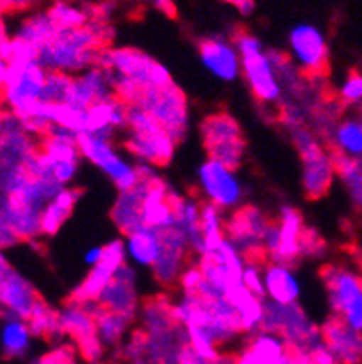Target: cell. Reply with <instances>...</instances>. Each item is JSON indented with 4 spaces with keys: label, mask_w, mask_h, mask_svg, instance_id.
I'll list each match as a JSON object with an SVG mask.
<instances>
[{
    "label": "cell",
    "mask_w": 362,
    "mask_h": 364,
    "mask_svg": "<svg viewBox=\"0 0 362 364\" xmlns=\"http://www.w3.org/2000/svg\"><path fill=\"white\" fill-rule=\"evenodd\" d=\"M62 188L57 181L32 176L25 166L0 167V245L4 250L43 236V208Z\"/></svg>",
    "instance_id": "1"
},
{
    "label": "cell",
    "mask_w": 362,
    "mask_h": 364,
    "mask_svg": "<svg viewBox=\"0 0 362 364\" xmlns=\"http://www.w3.org/2000/svg\"><path fill=\"white\" fill-rule=\"evenodd\" d=\"M172 314L187 331L188 343L209 359L243 334L234 304L227 298L206 299L181 292L172 301Z\"/></svg>",
    "instance_id": "2"
},
{
    "label": "cell",
    "mask_w": 362,
    "mask_h": 364,
    "mask_svg": "<svg viewBox=\"0 0 362 364\" xmlns=\"http://www.w3.org/2000/svg\"><path fill=\"white\" fill-rule=\"evenodd\" d=\"M97 65L108 73L114 95L127 104L138 102L146 90L175 83L168 67L138 48H102Z\"/></svg>",
    "instance_id": "3"
},
{
    "label": "cell",
    "mask_w": 362,
    "mask_h": 364,
    "mask_svg": "<svg viewBox=\"0 0 362 364\" xmlns=\"http://www.w3.org/2000/svg\"><path fill=\"white\" fill-rule=\"evenodd\" d=\"M108 43L106 21L97 18L90 25L76 31H58L55 39L39 51V62L46 70L79 74L97 65L99 53Z\"/></svg>",
    "instance_id": "4"
},
{
    "label": "cell",
    "mask_w": 362,
    "mask_h": 364,
    "mask_svg": "<svg viewBox=\"0 0 362 364\" xmlns=\"http://www.w3.org/2000/svg\"><path fill=\"white\" fill-rule=\"evenodd\" d=\"M138 318L139 329L146 338L148 364H180L188 336L175 318L172 301L162 294L146 299Z\"/></svg>",
    "instance_id": "5"
},
{
    "label": "cell",
    "mask_w": 362,
    "mask_h": 364,
    "mask_svg": "<svg viewBox=\"0 0 362 364\" xmlns=\"http://www.w3.org/2000/svg\"><path fill=\"white\" fill-rule=\"evenodd\" d=\"M125 150L136 162L155 167L168 166L175 159L178 141L139 104H128Z\"/></svg>",
    "instance_id": "6"
},
{
    "label": "cell",
    "mask_w": 362,
    "mask_h": 364,
    "mask_svg": "<svg viewBox=\"0 0 362 364\" xmlns=\"http://www.w3.org/2000/svg\"><path fill=\"white\" fill-rule=\"evenodd\" d=\"M234 44L241 57V76L255 99L265 106H278L283 100V85L269 50L250 32L236 33Z\"/></svg>",
    "instance_id": "7"
},
{
    "label": "cell",
    "mask_w": 362,
    "mask_h": 364,
    "mask_svg": "<svg viewBox=\"0 0 362 364\" xmlns=\"http://www.w3.org/2000/svg\"><path fill=\"white\" fill-rule=\"evenodd\" d=\"M290 139L301 157L302 191L309 199H320L331 191L332 181L338 176L336 157L331 148L322 143L315 131L302 127L292 129Z\"/></svg>",
    "instance_id": "8"
},
{
    "label": "cell",
    "mask_w": 362,
    "mask_h": 364,
    "mask_svg": "<svg viewBox=\"0 0 362 364\" xmlns=\"http://www.w3.org/2000/svg\"><path fill=\"white\" fill-rule=\"evenodd\" d=\"M262 331L280 334L292 350L306 354L324 343L322 328L309 318L299 303L280 304L265 299Z\"/></svg>",
    "instance_id": "9"
},
{
    "label": "cell",
    "mask_w": 362,
    "mask_h": 364,
    "mask_svg": "<svg viewBox=\"0 0 362 364\" xmlns=\"http://www.w3.org/2000/svg\"><path fill=\"white\" fill-rule=\"evenodd\" d=\"M320 274L332 317L362 333V274L346 264H327Z\"/></svg>",
    "instance_id": "10"
},
{
    "label": "cell",
    "mask_w": 362,
    "mask_h": 364,
    "mask_svg": "<svg viewBox=\"0 0 362 364\" xmlns=\"http://www.w3.org/2000/svg\"><path fill=\"white\" fill-rule=\"evenodd\" d=\"M48 70L39 60L23 62H2L0 64V83H2V97L6 111L21 117L34 104L43 100L44 83Z\"/></svg>",
    "instance_id": "11"
},
{
    "label": "cell",
    "mask_w": 362,
    "mask_h": 364,
    "mask_svg": "<svg viewBox=\"0 0 362 364\" xmlns=\"http://www.w3.org/2000/svg\"><path fill=\"white\" fill-rule=\"evenodd\" d=\"M79 151L84 161L101 169L113 181L118 192L131 191L141 183L138 162L134 164L120 154L113 143V137L83 134L79 136Z\"/></svg>",
    "instance_id": "12"
},
{
    "label": "cell",
    "mask_w": 362,
    "mask_h": 364,
    "mask_svg": "<svg viewBox=\"0 0 362 364\" xmlns=\"http://www.w3.org/2000/svg\"><path fill=\"white\" fill-rule=\"evenodd\" d=\"M97 308V301L83 303L69 298L67 303L58 310L62 331L76 343L77 352L88 364H101L108 350L97 334V322H95Z\"/></svg>",
    "instance_id": "13"
},
{
    "label": "cell",
    "mask_w": 362,
    "mask_h": 364,
    "mask_svg": "<svg viewBox=\"0 0 362 364\" xmlns=\"http://www.w3.org/2000/svg\"><path fill=\"white\" fill-rule=\"evenodd\" d=\"M201 136L208 159L238 169L245 159L246 141L241 125L227 111L209 114L201 124Z\"/></svg>",
    "instance_id": "14"
},
{
    "label": "cell",
    "mask_w": 362,
    "mask_h": 364,
    "mask_svg": "<svg viewBox=\"0 0 362 364\" xmlns=\"http://www.w3.org/2000/svg\"><path fill=\"white\" fill-rule=\"evenodd\" d=\"M136 104L145 107L178 143L187 136L190 127V111L188 100L178 85L171 83L169 87L146 90Z\"/></svg>",
    "instance_id": "15"
},
{
    "label": "cell",
    "mask_w": 362,
    "mask_h": 364,
    "mask_svg": "<svg viewBox=\"0 0 362 364\" xmlns=\"http://www.w3.org/2000/svg\"><path fill=\"white\" fill-rule=\"evenodd\" d=\"M197 181L204 203L215 204L224 211H236L243 206L245 188L232 167L206 159L197 169Z\"/></svg>",
    "instance_id": "16"
},
{
    "label": "cell",
    "mask_w": 362,
    "mask_h": 364,
    "mask_svg": "<svg viewBox=\"0 0 362 364\" xmlns=\"http://www.w3.org/2000/svg\"><path fill=\"white\" fill-rule=\"evenodd\" d=\"M269 218L265 217L260 208L252 204H243L236 211H232L225 225V237L238 247V250L246 259H262V237L269 225Z\"/></svg>",
    "instance_id": "17"
},
{
    "label": "cell",
    "mask_w": 362,
    "mask_h": 364,
    "mask_svg": "<svg viewBox=\"0 0 362 364\" xmlns=\"http://www.w3.org/2000/svg\"><path fill=\"white\" fill-rule=\"evenodd\" d=\"M289 57L299 70L309 76L326 73L329 46L324 32L312 23H299L289 33Z\"/></svg>",
    "instance_id": "18"
},
{
    "label": "cell",
    "mask_w": 362,
    "mask_h": 364,
    "mask_svg": "<svg viewBox=\"0 0 362 364\" xmlns=\"http://www.w3.org/2000/svg\"><path fill=\"white\" fill-rule=\"evenodd\" d=\"M40 299L37 289L6 257L0 259V306L2 315L20 317L27 321Z\"/></svg>",
    "instance_id": "19"
},
{
    "label": "cell",
    "mask_w": 362,
    "mask_h": 364,
    "mask_svg": "<svg viewBox=\"0 0 362 364\" xmlns=\"http://www.w3.org/2000/svg\"><path fill=\"white\" fill-rule=\"evenodd\" d=\"M127 252H125V241L116 237L104 245V255L95 266L90 267L84 280L71 292V298L83 301V303H94L101 298L102 291L113 280L116 271L127 264Z\"/></svg>",
    "instance_id": "20"
},
{
    "label": "cell",
    "mask_w": 362,
    "mask_h": 364,
    "mask_svg": "<svg viewBox=\"0 0 362 364\" xmlns=\"http://www.w3.org/2000/svg\"><path fill=\"white\" fill-rule=\"evenodd\" d=\"M162 232L160 254L157 261L151 266L153 278L158 285L165 289H171L180 284V278L188 266V257H190V243L187 237L181 234L176 228L168 229Z\"/></svg>",
    "instance_id": "21"
},
{
    "label": "cell",
    "mask_w": 362,
    "mask_h": 364,
    "mask_svg": "<svg viewBox=\"0 0 362 364\" xmlns=\"http://www.w3.org/2000/svg\"><path fill=\"white\" fill-rule=\"evenodd\" d=\"M97 303L106 310L118 311V314L138 321L143 303L139 298L138 273H136L134 266L128 262L121 266L108 287L102 291Z\"/></svg>",
    "instance_id": "22"
},
{
    "label": "cell",
    "mask_w": 362,
    "mask_h": 364,
    "mask_svg": "<svg viewBox=\"0 0 362 364\" xmlns=\"http://www.w3.org/2000/svg\"><path fill=\"white\" fill-rule=\"evenodd\" d=\"M199 57L204 69L216 80L231 83L241 76V57L234 41L221 36L206 37L199 43Z\"/></svg>",
    "instance_id": "23"
},
{
    "label": "cell",
    "mask_w": 362,
    "mask_h": 364,
    "mask_svg": "<svg viewBox=\"0 0 362 364\" xmlns=\"http://www.w3.org/2000/svg\"><path fill=\"white\" fill-rule=\"evenodd\" d=\"M114 90L111 80L102 67L94 65L79 74H74L65 102L79 109H88L94 104L113 97Z\"/></svg>",
    "instance_id": "24"
},
{
    "label": "cell",
    "mask_w": 362,
    "mask_h": 364,
    "mask_svg": "<svg viewBox=\"0 0 362 364\" xmlns=\"http://www.w3.org/2000/svg\"><path fill=\"white\" fill-rule=\"evenodd\" d=\"M294 350L280 334L258 331L238 352V364H292Z\"/></svg>",
    "instance_id": "25"
},
{
    "label": "cell",
    "mask_w": 362,
    "mask_h": 364,
    "mask_svg": "<svg viewBox=\"0 0 362 364\" xmlns=\"http://www.w3.org/2000/svg\"><path fill=\"white\" fill-rule=\"evenodd\" d=\"M178 196V192L162 178L151 181L146 188L145 204H143L145 225L157 231H168L175 228V200Z\"/></svg>",
    "instance_id": "26"
},
{
    "label": "cell",
    "mask_w": 362,
    "mask_h": 364,
    "mask_svg": "<svg viewBox=\"0 0 362 364\" xmlns=\"http://www.w3.org/2000/svg\"><path fill=\"white\" fill-rule=\"evenodd\" d=\"M324 343L336 355L339 364L362 363V333L356 331L336 317H329L322 326Z\"/></svg>",
    "instance_id": "27"
},
{
    "label": "cell",
    "mask_w": 362,
    "mask_h": 364,
    "mask_svg": "<svg viewBox=\"0 0 362 364\" xmlns=\"http://www.w3.org/2000/svg\"><path fill=\"white\" fill-rule=\"evenodd\" d=\"M276 224L280 229V245L271 262L294 264L301 257V241L306 224L302 215L290 204H283L278 211Z\"/></svg>",
    "instance_id": "28"
},
{
    "label": "cell",
    "mask_w": 362,
    "mask_h": 364,
    "mask_svg": "<svg viewBox=\"0 0 362 364\" xmlns=\"http://www.w3.org/2000/svg\"><path fill=\"white\" fill-rule=\"evenodd\" d=\"M128 104L113 97L94 104L87 109V134L113 137L118 131H127Z\"/></svg>",
    "instance_id": "29"
},
{
    "label": "cell",
    "mask_w": 362,
    "mask_h": 364,
    "mask_svg": "<svg viewBox=\"0 0 362 364\" xmlns=\"http://www.w3.org/2000/svg\"><path fill=\"white\" fill-rule=\"evenodd\" d=\"M265 299L280 304H294L301 298V282L292 264L271 262L264 266Z\"/></svg>",
    "instance_id": "30"
},
{
    "label": "cell",
    "mask_w": 362,
    "mask_h": 364,
    "mask_svg": "<svg viewBox=\"0 0 362 364\" xmlns=\"http://www.w3.org/2000/svg\"><path fill=\"white\" fill-rule=\"evenodd\" d=\"M150 183L151 181H141L138 187L131 191L118 192V198L114 199L113 208H111V220L120 232H134L136 229L145 225L143 204H145L146 188Z\"/></svg>",
    "instance_id": "31"
},
{
    "label": "cell",
    "mask_w": 362,
    "mask_h": 364,
    "mask_svg": "<svg viewBox=\"0 0 362 364\" xmlns=\"http://www.w3.org/2000/svg\"><path fill=\"white\" fill-rule=\"evenodd\" d=\"M329 148L339 157L362 159V117L346 114L339 117L332 131L329 132Z\"/></svg>",
    "instance_id": "32"
},
{
    "label": "cell",
    "mask_w": 362,
    "mask_h": 364,
    "mask_svg": "<svg viewBox=\"0 0 362 364\" xmlns=\"http://www.w3.org/2000/svg\"><path fill=\"white\" fill-rule=\"evenodd\" d=\"M124 241L128 264L136 267H150L151 269L158 254H160L162 232L143 225V228L136 229L134 232L125 234Z\"/></svg>",
    "instance_id": "33"
},
{
    "label": "cell",
    "mask_w": 362,
    "mask_h": 364,
    "mask_svg": "<svg viewBox=\"0 0 362 364\" xmlns=\"http://www.w3.org/2000/svg\"><path fill=\"white\" fill-rule=\"evenodd\" d=\"M79 196L81 192L77 188L64 187L48 200L46 206L43 208V215H40V231H43V236H55L64 228L65 222L72 215L74 206L79 200Z\"/></svg>",
    "instance_id": "34"
},
{
    "label": "cell",
    "mask_w": 362,
    "mask_h": 364,
    "mask_svg": "<svg viewBox=\"0 0 362 364\" xmlns=\"http://www.w3.org/2000/svg\"><path fill=\"white\" fill-rule=\"evenodd\" d=\"M31 326L25 318L2 315V328H0V348H2L4 358L7 359H21L28 354L32 347Z\"/></svg>",
    "instance_id": "35"
},
{
    "label": "cell",
    "mask_w": 362,
    "mask_h": 364,
    "mask_svg": "<svg viewBox=\"0 0 362 364\" xmlns=\"http://www.w3.org/2000/svg\"><path fill=\"white\" fill-rule=\"evenodd\" d=\"M201 210L202 203L195 198L180 194L175 200V228L188 240L192 254H197L202 245Z\"/></svg>",
    "instance_id": "36"
},
{
    "label": "cell",
    "mask_w": 362,
    "mask_h": 364,
    "mask_svg": "<svg viewBox=\"0 0 362 364\" xmlns=\"http://www.w3.org/2000/svg\"><path fill=\"white\" fill-rule=\"evenodd\" d=\"M234 304L236 314H238L239 328L243 334H252L262 331V322H264V311H265V299L258 298L253 292L243 285L238 291L232 292L227 298Z\"/></svg>",
    "instance_id": "37"
},
{
    "label": "cell",
    "mask_w": 362,
    "mask_h": 364,
    "mask_svg": "<svg viewBox=\"0 0 362 364\" xmlns=\"http://www.w3.org/2000/svg\"><path fill=\"white\" fill-rule=\"evenodd\" d=\"M95 322H97V334L102 345L106 348H118L132 333V326L136 321L118 311L106 310L99 304L95 311Z\"/></svg>",
    "instance_id": "38"
},
{
    "label": "cell",
    "mask_w": 362,
    "mask_h": 364,
    "mask_svg": "<svg viewBox=\"0 0 362 364\" xmlns=\"http://www.w3.org/2000/svg\"><path fill=\"white\" fill-rule=\"evenodd\" d=\"M58 31H60V28H58L57 25H55V21L51 20L50 13H48V11H39V13H34L31 14V16L25 18V20L18 25L13 37L32 44V46L40 51L55 39Z\"/></svg>",
    "instance_id": "39"
},
{
    "label": "cell",
    "mask_w": 362,
    "mask_h": 364,
    "mask_svg": "<svg viewBox=\"0 0 362 364\" xmlns=\"http://www.w3.org/2000/svg\"><path fill=\"white\" fill-rule=\"evenodd\" d=\"M225 225H227V218H225V211L215 206L212 203H202L201 210V232H202V245L195 255L197 257H204L208 255L213 248L220 243L225 237Z\"/></svg>",
    "instance_id": "40"
},
{
    "label": "cell",
    "mask_w": 362,
    "mask_h": 364,
    "mask_svg": "<svg viewBox=\"0 0 362 364\" xmlns=\"http://www.w3.org/2000/svg\"><path fill=\"white\" fill-rule=\"evenodd\" d=\"M28 326H31L34 338H43V340L50 341H60L64 340L65 334L62 331L60 317H58V310H55L50 303L44 299L37 301V304L32 310L31 317L27 318Z\"/></svg>",
    "instance_id": "41"
},
{
    "label": "cell",
    "mask_w": 362,
    "mask_h": 364,
    "mask_svg": "<svg viewBox=\"0 0 362 364\" xmlns=\"http://www.w3.org/2000/svg\"><path fill=\"white\" fill-rule=\"evenodd\" d=\"M336 157L338 178L353 206L362 211V159Z\"/></svg>",
    "instance_id": "42"
},
{
    "label": "cell",
    "mask_w": 362,
    "mask_h": 364,
    "mask_svg": "<svg viewBox=\"0 0 362 364\" xmlns=\"http://www.w3.org/2000/svg\"><path fill=\"white\" fill-rule=\"evenodd\" d=\"M51 20L55 21L60 31H76V28H83L87 25H90V21L94 20V14L88 13L87 9L79 6H74L71 2H65V0H57L50 6L48 9Z\"/></svg>",
    "instance_id": "43"
},
{
    "label": "cell",
    "mask_w": 362,
    "mask_h": 364,
    "mask_svg": "<svg viewBox=\"0 0 362 364\" xmlns=\"http://www.w3.org/2000/svg\"><path fill=\"white\" fill-rule=\"evenodd\" d=\"M55 125L83 136L87 134V109H79L71 104H55Z\"/></svg>",
    "instance_id": "44"
},
{
    "label": "cell",
    "mask_w": 362,
    "mask_h": 364,
    "mask_svg": "<svg viewBox=\"0 0 362 364\" xmlns=\"http://www.w3.org/2000/svg\"><path fill=\"white\" fill-rule=\"evenodd\" d=\"M72 76L57 70H48L46 83H44L43 100L51 104H64L67 100Z\"/></svg>",
    "instance_id": "45"
},
{
    "label": "cell",
    "mask_w": 362,
    "mask_h": 364,
    "mask_svg": "<svg viewBox=\"0 0 362 364\" xmlns=\"http://www.w3.org/2000/svg\"><path fill=\"white\" fill-rule=\"evenodd\" d=\"M118 350L127 364H148L146 338L141 329H136L128 334V338L118 347Z\"/></svg>",
    "instance_id": "46"
},
{
    "label": "cell",
    "mask_w": 362,
    "mask_h": 364,
    "mask_svg": "<svg viewBox=\"0 0 362 364\" xmlns=\"http://www.w3.org/2000/svg\"><path fill=\"white\" fill-rule=\"evenodd\" d=\"M264 266L265 264H262V259H246L241 280H243V285H245L250 292H253V294L258 296V298L265 299Z\"/></svg>",
    "instance_id": "47"
},
{
    "label": "cell",
    "mask_w": 362,
    "mask_h": 364,
    "mask_svg": "<svg viewBox=\"0 0 362 364\" xmlns=\"http://www.w3.org/2000/svg\"><path fill=\"white\" fill-rule=\"evenodd\" d=\"M338 99L343 106H361L362 104V73L346 74L338 88Z\"/></svg>",
    "instance_id": "48"
},
{
    "label": "cell",
    "mask_w": 362,
    "mask_h": 364,
    "mask_svg": "<svg viewBox=\"0 0 362 364\" xmlns=\"http://www.w3.org/2000/svg\"><path fill=\"white\" fill-rule=\"evenodd\" d=\"M326 250H327V245L326 241L322 240V236H320L319 231L306 225L305 234H302V241H301V257L319 259L326 254Z\"/></svg>",
    "instance_id": "49"
},
{
    "label": "cell",
    "mask_w": 362,
    "mask_h": 364,
    "mask_svg": "<svg viewBox=\"0 0 362 364\" xmlns=\"http://www.w3.org/2000/svg\"><path fill=\"white\" fill-rule=\"evenodd\" d=\"M202 280H204V274H202L201 267L197 264H188L187 269L181 274L178 285L183 294H195L197 289L201 287Z\"/></svg>",
    "instance_id": "50"
},
{
    "label": "cell",
    "mask_w": 362,
    "mask_h": 364,
    "mask_svg": "<svg viewBox=\"0 0 362 364\" xmlns=\"http://www.w3.org/2000/svg\"><path fill=\"white\" fill-rule=\"evenodd\" d=\"M31 364H76L74 359V352L67 345H60L55 350L48 352V354L35 358Z\"/></svg>",
    "instance_id": "51"
},
{
    "label": "cell",
    "mask_w": 362,
    "mask_h": 364,
    "mask_svg": "<svg viewBox=\"0 0 362 364\" xmlns=\"http://www.w3.org/2000/svg\"><path fill=\"white\" fill-rule=\"evenodd\" d=\"M280 245V229L276 220L269 222L268 229H265L264 237H262V248H264V257H268L271 261L275 257L276 250H278Z\"/></svg>",
    "instance_id": "52"
},
{
    "label": "cell",
    "mask_w": 362,
    "mask_h": 364,
    "mask_svg": "<svg viewBox=\"0 0 362 364\" xmlns=\"http://www.w3.org/2000/svg\"><path fill=\"white\" fill-rule=\"evenodd\" d=\"M309 359H312V364H339L336 355L332 354V350L326 343L313 348V350L309 352Z\"/></svg>",
    "instance_id": "53"
},
{
    "label": "cell",
    "mask_w": 362,
    "mask_h": 364,
    "mask_svg": "<svg viewBox=\"0 0 362 364\" xmlns=\"http://www.w3.org/2000/svg\"><path fill=\"white\" fill-rule=\"evenodd\" d=\"M180 364H212V359L202 355L201 352H197L190 343H188L187 347L183 348V352H181Z\"/></svg>",
    "instance_id": "54"
},
{
    "label": "cell",
    "mask_w": 362,
    "mask_h": 364,
    "mask_svg": "<svg viewBox=\"0 0 362 364\" xmlns=\"http://www.w3.org/2000/svg\"><path fill=\"white\" fill-rule=\"evenodd\" d=\"M39 0H2L4 13H18V11H27L34 7Z\"/></svg>",
    "instance_id": "55"
},
{
    "label": "cell",
    "mask_w": 362,
    "mask_h": 364,
    "mask_svg": "<svg viewBox=\"0 0 362 364\" xmlns=\"http://www.w3.org/2000/svg\"><path fill=\"white\" fill-rule=\"evenodd\" d=\"M102 255H104V245H101V247H92L88 248L87 254H84V262H87L90 267L95 266L99 261H101Z\"/></svg>",
    "instance_id": "56"
},
{
    "label": "cell",
    "mask_w": 362,
    "mask_h": 364,
    "mask_svg": "<svg viewBox=\"0 0 362 364\" xmlns=\"http://www.w3.org/2000/svg\"><path fill=\"white\" fill-rule=\"evenodd\" d=\"M143 2L150 4L151 7L158 9L160 13L169 14V16H172V14H175V6H172L171 0H143Z\"/></svg>",
    "instance_id": "57"
},
{
    "label": "cell",
    "mask_w": 362,
    "mask_h": 364,
    "mask_svg": "<svg viewBox=\"0 0 362 364\" xmlns=\"http://www.w3.org/2000/svg\"><path fill=\"white\" fill-rule=\"evenodd\" d=\"M212 364H238V354H232V352L220 350L215 358L212 359Z\"/></svg>",
    "instance_id": "58"
},
{
    "label": "cell",
    "mask_w": 362,
    "mask_h": 364,
    "mask_svg": "<svg viewBox=\"0 0 362 364\" xmlns=\"http://www.w3.org/2000/svg\"><path fill=\"white\" fill-rule=\"evenodd\" d=\"M236 7H238L239 13L245 14V16H248V14L253 13L255 2H253V0H239V2L236 4Z\"/></svg>",
    "instance_id": "59"
},
{
    "label": "cell",
    "mask_w": 362,
    "mask_h": 364,
    "mask_svg": "<svg viewBox=\"0 0 362 364\" xmlns=\"http://www.w3.org/2000/svg\"><path fill=\"white\" fill-rule=\"evenodd\" d=\"M292 364H312V359H309V354H306V352L294 350V358H292Z\"/></svg>",
    "instance_id": "60"
},
{
    "label": "cell",
    "mask_w": 362,
    "mask_h": 364,
    "mask_svg": "<svg viewBox=\"0 0 362 364\" xmlns=\"http://www.w3.org/2000/svg\"><path fill=\"white\" fill-rule=\"evenodd\" d=\"M227 2H231V4H234V6H236V4H238V2H239V0H227Z\"/></svg>",
    "instance_id": "61"
},
{
    "label": "cell",
    "mask_w": 362,
    "mask_h": 364,
    "mask_svg": "<svg viewBox=\"0 0 362 364\" xmlns=\"http://www.w3.org/2000/svg\"><path fill=\"white\" fill-rule=\"evenodd\" d=\"M359 114H361V117H362V104H361V106H359Z\"/></svg>",
    "instance_id": "62"
}]
</instances>
